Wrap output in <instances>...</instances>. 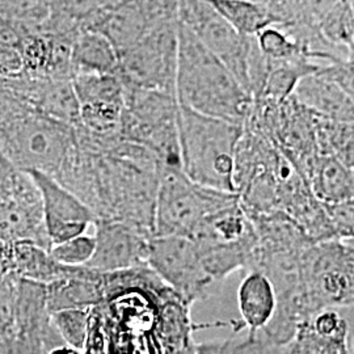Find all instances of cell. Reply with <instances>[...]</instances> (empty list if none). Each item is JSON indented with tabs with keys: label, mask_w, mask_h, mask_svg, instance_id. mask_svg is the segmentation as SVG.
<instances>
[{
	"label": "cell",
	"mask_w": 354,
	"mask_h": 354,
	"mask_svg": "<svg viewBox=\"0 0 354 354\" xmlns=\"http://www.w3.org/2000/svg\"><path fill=\"white\" fill-rule=\"evenodd\" d=\"M256 45L268 61H285L302 57L307 49L297 39L289 37L286 30L270 26L254 36Z\"/></svg>",
	"instance_id": "7402d4cb"
},
{
	"label": "cell",
	"mask_w": 354,
	"mask_h": 354,
	"mask_svg": "<svg viewBox=\"0 0 354 354\" xmlns=\"http://www.w3.org/2000/svg\"><path fill=\"white\" fill-rule=\"evenodd\" d=\"M75 147L74 127L0 93V151L19 171L55 178Z\"/></svg>",
	"instance_id": "7a4b0ae2"
},
{
	"label": "cell",
	"mask_w": 354,
	"mask_h": 354,
	"mask_svg": "<svg viewBox=\"0 0 354 354\" xmlns=\"http://www.w3.org/2000/svg\"><path fill=\"white\" fill-rule=\"evenodd\" d=\"M10 273L8 259H7V247L6 244L0 243V282Z\"/></svg>",
	"instance_id": "f546056e"
},
{
	"label": "cell",
	"mask_w": 354,
	"mask_h": 354,
	"mask_svg": "<svg viewBox=\"0 0 354 354\" xmlns=\"http://www.w3.org/2000/svg\"><path fill=\"white\" fill-rule=\"evenodd\" d=\"M29 241L49 251L51 244L44 223L38 188L26 172L0 192V243Z\"/></svg>",
	"instance_id": "9c48e42d"
},
{
	"label": "cell",
	"mask_w": 354,
	"mask_h": 354,
	"mask_svg": "<svg viewBox=\"0 0 354 354\" xmlns=\"http://www.w3.org/2000/svg\"><path fill=\"white\" fill-rule=\"evenodd\" d=\"M102 301V273L87 266H76L70 277L46 286L49 314L67 308H92Z\"/></svg>",
	"instance_id": "9a60e30c"
},
{
	"label": "cell",
	"mask_w": 354,
	"mask_h": 354,
	"mask_svg": "<svg viewBox=\"0 0 354 354\" xmlns=\"http://www.w3.org/2000/svg\"><path fill=\"white\" fill-rule=\"evenodd\" d=\"M147 266L185 304L212 295L215 283L203 269L194 241L184 236H152Z\"/></svg>",
	"instance_id": "52a82bcc"
},
{
	"label": "cell",
	"mask_w": 354,
	"mask_h": 354,
	"mask_svg": "<svg viewBox=\"0 0 354 354\" xmlns=\"http://www.w3.org/2000/svg\"><path fill=\"white\" fill-rule=\"evenodd\" d=\"M20 277L8 273L0 282V339L16 330Z\"/></svg>",
	"instance_id": "d4e9b609"
},
{
	"label": "cell",
	"mask_w": 354,
	"mask_h": 354,
	"mask_svg": "<svg viewBox=\"0 0 354 354\" xmlns=\"http://www.w3.org/2000/svg\"><path fill=\"white\" fill-rule=\"evenodd\" d=\"M89 313L91 308H67L50 314L51 324L62 342L77 353L82 354L87 342Z\"/></svg>",
	"instance_id": "44dd1931"
},
{
	"label": "cell",
	"mask_w": 354,
	"mask_h": 354,
	"mask_svg": "<svg viewBox=\"0 0 354 354\" xmlns=\"http://www.w3.org/2000/svg\"><path fill=\"white\" fill-rule=\"evenodd\" d=\"M21 41L20 33L12 23L0 19V44L17 48Z\"/></svg>",
	"instance_id": "f1b7e54d"
},
{
	"label": "cell",
	"mask_w": 354,
	"mask_h": 354,
	"mask_svg": "<svg viewBox=\"0 0 354 354\" xmlns=\"http://www.w3.org/2000/svg\"><path fill=\"white\" fill-rule=\"evenodd\" d=\"M335 239L349 241L354 236V200L323 203Z\"/></svg>",
	"instance_id": "484cf974"
},
{
	"label": "cell",
	"mask_w": 354,
	"mask_h": 354,
	"mask_svg": "<svg viewBox=\"0 0 354 354\" xmlns=\"http://www.w3.org/2000/svg\"><path fill=\"white\" fill-rule=\"evenodd\" d=\"M21 71H24V66L19 49L0 44V76L15 77Z\"/></svg>",
	"instance_id": "4316f807"
},
{
	"label": "cell",
	"mask_w": 354,
	"mask_h": 354,
	"mask_svg": "<svg viewBox=\"0 0 354 354\" xmlns=\"http://www.w3.org/2000/svg\"><path fill=\"white\" fill-rule=\"evenodd\" d=\"M244 127L196 113L178 105L180 167L193 183L235 193V155Z\"/></svg>",
	"instance_id": "3957f363"
},
{
	"label": "cell",
	"mask_w": 354,
	"mask_h": 354,
	"mask_svg": "<svg viewBox=\"0 0 354 354\" xmlns=\"http://www.w3.org/2000/svg\"><path fill=\"white\" fill-rule=\"evenodd\" d=\"M20 171L0 151V192L8 188Z\"/></svg>",
	"instance_id": "83f0119b"
},
{
	"label": "cell",
	"mask_w": 354,
	"mask_h": 354,
	"mask_svg": "<svg viewBox=\"0 0 354 354\" xmlns=\"http://www.w3.org/2000/svg\"><path fill=\"white\" fill-rule=\"evenodd\" d=\"M51 13L44 0H0V19L12 23L21 38L45 35Z\"/></svg>",
	"instance_id": "ffe728a7"
},
{
	"label": "cell",
	"mask_w": 354,
	"mask_h": 354,
	"mask_svg": "<svg viewBox=\"0 0 354 354\" xmlns=\"http://www.w3.org/2000/svg\"><path fill=\"white\" fill-rule=\"evenodd\" d=\"M176 64L177 26L165 21L120 54L118 76L125 84L175 95Z\"/></svg>",
	"instance_id": "8992f818"
},
{
	"label": "cell",
	"mask_w": 354,
	"mask_h": 354,
	"mask_svg": "<svg viewBox=\"0 0 354 354\" xmlns=\"http://www.w3.org/2000/svg\"><path fill=\"white\" fill-rule=\"evenodd\" d=\"M238 307L243 327L248 330L245 339L254 340L270 323L277 307V295L273 283L257 269L245 270L238 289Z\"/></svg>",
	"instance_id": "5bb4252c"
},
{
	"label": "cell",
	"mask_w": 354,
	"mask_h": 354,
	"mask_svg": "<svg viewBox=\"0 0 354 354\" xmlns=\"http://www.w3.org/2000/svg\"><path fill=\"white\" fill-rule=\"evenodd\" d=\"M26 174L39 192L44 223L51 245L79 236L93 225L95 216L88 206L55 178L36 171Z\"/></svg>",
	"instance_id": "8fae6325"
},
{
	"label": "cell",
	"mask_w": 354,
	"mask_h": 354,
	"mask_svg": "<svg viewBox=\"0 0 354 354\" xmlns=\"http://www.w3.org/2000/svg\"><path fill=\"white\" fill-rule=\"evenodd\" d=\"M180 23L189 28L203 46L227 67L241 88L252 97L250 91V62L254 44L253 37L239 35L205 0H180Z\"/></svg>",
	"instance_id": "ba28073f"
},
{
	"label": "cell",
	"mask_w": 354,
	"mask_h": 354,
	"mask_svg": "<svg viewBox=\"0 0 354 354\" xmlns=\"http://www.w3.org/2000/svg\"><path fill=\"white\" fill-rule=\"evenodd\" d=\"M95 238L87 232L51 245V257L66 266H86L95 252Z\"/></svg>",
	"instance_id": "cb8c5ba5"
},
{
	"label": "cell",
	"mask_w": 354,
	"mask_h": 354,
	"mask_svg": "<svg viewBox=\"0 0 354 354\" xmlns=\"http://www.w3.org/2000/svg\"><path fill=\"white\" fill-rule=\"evenodd\" d=\"M71 67L75 74H117L120 55L100 32L80 28L71 45Z\"/></svg>",
	"instance_id": "ac0fdd59"
},
{
	"label": "cell",
	"mask_w": 354,
	"mask_h": 354,
	"mask_svg": "<svg viewBox=\"0 0 354 354\" xmlns=\"http://www.w3.org/2000/svg\"><path fill=\"white\" fill-rule=\"evenodd\" d=\"M10 272L20 279L41 285H50L59 279L70 277L76 266H66L57 263L49 251L29 241L6 244Z\"/></svg>",
	"instance_id": "2e32d148"
},
{
	"label": "cell",
	"mask_w": 354,
	"mask_h": 354,
	"mask_svg": "<svg viewBox=\"0 0 354 354\" xmlns=\"http://www.w3.org/2000/svg\"><path fill=\"white\" fill-rule=\"evenodd\" d=\"M236 198V193L210 189L193 183L180 167L160 165L153 236L190 238L205 216Z\"/></svg>",
	"instance_id": "277c9868"
},
{
	"label": "cell",
	"mask_w": 354,
	"mask_h": 354,
	"mask_svg": "<svg viewBox=\"0 0 354 354\" xmlns=\"http://www.w3.org/2000/svg\"><path fill=\"white\" fill-rule=\"evenodd\" d=\"M177 104L196 113L245 124L253 99L189 28L177 24Z\"/></svg>",
	"instance_id": "6da1fadb"
},
{
	"label": "cell",
	"mask_w": 354,
	"mask_h": 354,
	"mask_svg": "<svg viewBox=\"0 0 354 354\" xmlns=\"http://www.w3.org/2000/svg\"><path fill=\"white\" fill-rule=\"evenodd\" d=\"M228 26L244 37H254L268 26L283 24L263 3L256 0H205Z\"/></svg>",
	"instance_id": "d6986e66"
},
{
	"label": "cell",
	"mask_w": 354,
	"mask_h": 354,
	"mask_svg": "<svg viewBox=\"0 0 354 354\" xmlns=\"http://www.w3.org/2000/svg\"><path fill=\"white\" fill-rule=\"evenodd\" d=\"M285 354H351L349 324L337 308H326L301 324Z\"/></svg>",
	"instance_id": "7c38bea8"
},
{
	"label": "cell",
	"mask_w": 354,
	"mask_h": 354,
	"mask_svg": "<svg viewBox=\"0 0 354 354\" xmlns=\"http://www.w3.org/2000/svg\"><path fill=\"white\" fill-rule=\"evenodd\" d=\"M286 346H279L259 333L254 340L244 339L235 342L228 339L226 342H203L194 344L193 354H285Z\"/></svg>",
	"instance_id": "603a6c76"
},
{
	"label": "cell",
	"mask_w": 354,
	"mask_h": 354,
	"mask_svg": "<svg viewBox=\"0 0 354 354\" xmlns=\"http://www.w3.org/2000/svg\"><path fill=\"white\" fill-rule=\"evenodd\" d=\"M95 252L87 268L112 273L147 266L151 235L113 219H95Z\"/></svg>",
	"instance_id": "30bf717a"
},
{
	"label": "cell",
	"mask_w": 354,
	"mask_h": 354,
	"mask_svg": "<svg viewBox=\"0 0 354 354\" xmlns=\"http://www.w3.org/2000/svg\"><path fill=\"white\" fill-rule=\"evenodd\" d=\"M319 203H335L354 200V172L333 156L317 155L304 175Z\"/></svg>",
	"instance_id": "e0dca14e"
},
{
	"label": "cell",
	"mask_w": 354,
	"mask_h": 354,
	"mask_svg": "<svg viewBox=\"0 0 354 354\" xmlns=\"http://www.w3.org/2000/svg\"><path fill=\"white\" fill-rule=\"evenodd\" d=\"M290 97L301 106L324 118L353 122V96L346 93L322 70L302 77Z\"/></svg>",
	"instance_id": "4fadbf2b"
},
{
	"label": "cell",
	"mask_w": 354,
	"mask_h": 354,
	"mask_svg": "<svg viewBox=\"0 0 354 354\" xmlns=\"http://www.w3.org/2000/svg\"><path fill=\"white\" fill-rule=\"evenodd\" d=\"M299 282L315 314L326 308H352L353 239L311 243L299 259Z\"/></svg>",
	"instance_id": "5b68a950"
}]
</instances>
